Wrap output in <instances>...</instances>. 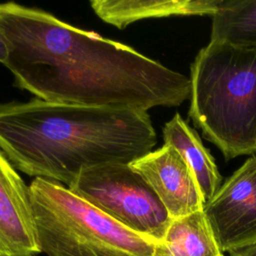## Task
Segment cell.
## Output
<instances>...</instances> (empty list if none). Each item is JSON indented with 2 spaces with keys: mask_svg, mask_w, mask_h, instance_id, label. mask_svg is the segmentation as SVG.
I'll use <instances>...</instances> for the list:
<instances>
[{
  "mask_svg": "<svg viewBox=\"0 0 256 256\" xmlns=\"http://www.w3.org/2000/svg\"><path fill=\"white\" fill-rule=\"evenodd\" d=\"M0 32L14 85L35 98L148 111L190 97L189 77L40 8L0 3Z\"/></svg>",
  "mask_w": 256,
  "mask_h": 256,
  "instance_id": "1",
  "label": "cell"
},
{
  "mask_svg": "<svg viewBox=\"0 0 256 256\" xmlns=\"http://www.w3.org/2000/svg\"><path fill=\"white\" fill-rule=\"evenodd\" d=\"M156 143L147 111L38 98L0 104V151L21 172L67 187L85 169L130 164Z\"/></svg>",
  "mask_w": 256,
  "mask_h": 256,
  "instance_id": "2",
  "label": "cell"
},
{
  "mask_svg": "<svg viewBox=\"0 0 256 256\" xmlns=\"http://www.w3.org/2000/svg\"><path fill=\"white\" fill-rule=\"evenodd\" d=\"M188 116L226 160L256 154V45L210 41L190 66Z\"/></svg>",
  "mask_w": 256,
  "mask_h": 256,
  "instance_id": "3",
  "label": "cell"
},
{
  "mask_svg": "<svg viewBox=\"0 0 256 256\" xmlns=\"http://www.w3.org/2000/svg\"><path fill=\"white\" fill-rule=\"evenodd\" d=\"M29 189L38 245L47 256H162V244L126 228L64 185L35 178Z\"/></svg>",
  "mask_w": 256,
  "mask_h": 256,
  "instance_id": "4",
  "label": "cell"
},
{
  "mask_svg": "<svg viewBox=\"0 0 256 256\" xmlns=\"http://www.w3.org/2000/svg\"><path fill=\"white\" fill-rule=\"evenodd\" d=\"M67 188L126 228L160 244L172 222L153 189L127 163L85 169Z\"/></svg>",
  "mask_w": 256,
  "mask_h": 256,
  "instance_id": "5",
  "label": "cell"
},
{
  "mask_svg": "<svg viewBox=\"0 0 256 256\" xmlns=\"http://www.w3.org/2000/svg\"><path fill=\"white\" fill-rule=\"evenodd\" d=\"M203 211L223 254L256 242V156L221 184Z\"/></svg>",
  "mask_w": 256,
  "mask_h": 256,
  "instance_id": "6",
  "label": "cell"
},
{
  "mask_svg": "<svg viewBox=\"0 0 256 256\" xmlns=\"http://www.w3.org/2000/svg\"><path fill=\"white\" fill-rule=\"evenodd\" d=\"M130 166L153 189L172 220L203 211L205 202L195 175L173 146L164 144Z\"/></svg>",
  "mask_w": 256,
  "mask_h": 256,
  "instance_id": "7",
  "label": "cell"
},
{
  "mask_svg": "<svg viewBox=\"0 0 256 256\" xmlns=\"http://www.w3.org/2000/svg\"><path fill=\"white\" fill-rule=\"evenodd\" d=\"M30 189L0 151V256H36Z\"/></svg>",
  "mask_w": 256,
  "mask_h": 256,
  "instance_id": "8",
  "label": "cell"
},
{
  "mask_svg": "<svg viewBox=\"0 0 256 256\" xmlns=\"http://www.w3.org/2000/svg\"><path fill=\"white\" fill-rule=\"evenodd\" d=\"M220 0H93L90 6L104 22L124 29L149 18L213 15Z\"/></svg>",
  "mask_w": 256,
  "mask_h": 256,
  "instance_id": "9",
  "label": "cell"
},
{
  "mask_svg": "<svg viewBox=\"0 0 256 256\" xmlns=\"http://www.w3.org/2000/svg\"><path fill=\"white\" fill-rule=\"evenodd\" d=\"M162 134L164 144L173 146L189 165L206 204L222 184V176L210 151L203 145L197 131L179 113L165 123Z\"/></svg>",
  "mask_w": 256,
  "mask_h": 256,
  "instance_id": "10",
  "label": "cell"
},
{
  "mask_svg": "<svg viewBox=\"0 0 256 256\" xmlns=\"http://www.w3.org/2000/svg\"><path fill=\"white\" fill-rule=\"evenodd\" d=\"M162 256H220L221 252L204 211L172 220L162 242Z\"/></svg>",
  "mask_w": 256,
  "mask_h": 256,
  "instance_id": "11",
  "label": "cell"
},
{
  "mask_svg": "<svg viewBox=\"0 0 256 256\" xmlns=\"http://www.w3.org/2000/svg\"><path fill=\"white\" fill-rule=\"evenodd\" d=\"M211 18L210 41L256 45V0H220Z\"/></svg>",
  "mask_w": 256,
  "mask_h": 256,
  "instance_id": "12",
  "label": "cell"
},
{
  "mask_svg": "<svg viewBox=\"0 0 256 256\" xmlns=\"http://www.w3.org/2000/svg\"><path fill=\"white\" fill-rule=\"evenodd\" d=\"M229 256H256V242L249 245L230 250Z\"/></svg>",
  "mask_w": 256,
  "mask_h": 256,
  "instance_id": "13",
  "label": "cell"
},
{
  "mask_svg": "<svg viewBox=\"0 0 256 256\" xmlns=\"http://www.w3.org/2000/svg\"><path fill=\"white\" fill-rule=\"evenodd\" d=\"M7 57H8L7 45H6V42H5V39L2 35V33L0 32V63H2L4 65L7 60Z\"/></svg>",
  "mask_w": 256,
  "mask_h": 256,
  "instance_id": "14",
  "label": "cell"
},
{
  "mask_svg": "<svg viewBox=\"0 0 256 256\" xmlns=\"http://www.w3.org/2000/svg\"><path fill=\"white\" fill-rule=\"evenodd\" d=\"M220 256H224V254H222V255H220Z\"/></svg>",
  "mask_w": 256,
  "mask_h": 256,
  "instance_id": "15",
  "label": "cell"
}]
</instances>
